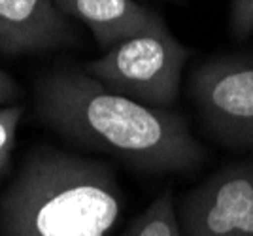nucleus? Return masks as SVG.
<instances>
[{"label":"nucleus","mask_w":253,"mask_h":236,"mask_svg":"<svg viewBox=\"0 0 253 236\" xmlns=\"http://www.w3.org/2000/svg\"><path fill=\"white\" fill-rule=\"evenodd\" d=\"M191 97L221 144L253 150V57H215L197 66Z\"/></svg>","instance_id":"4"},{"label":"nucleus","mask_w":253,"mask_h":236,"mask_svg":"<svg viewBox=\"0 0 253 236\" xmlns=\"http://www.w3.org/2000/svg\"><path fill=\"white\" fill-rule=\"evenodd\" d=\"M78 43V31L55 0H0V51L42 53Z\"/></svg>","instance_id":"6"},{"label":"nucleus","mask_w":253,"mask_h":236,"mask_svg":"<svg viewBox=\"0 0 253 236\" xmlns=\"http://www.w3.org/2000/svg\"><path fill=\"white\" fill-rule=\"evenodd\" d=\"M189 49L167 29L128 38L89 61L84 72L106 89L153 108L169 110L178 102L181 70Z\"/></svg>","instance_id":"3"},{"label":"nucleus","mask_w":253,"mask_h":236,"mask_svg":"<svg viewBox=\"0 0 253 236\" xmlns=\"http://www.w3.org/2000/svg\"><path fill=\"white\" fill-rule=\"evenodd\" d=\"M181 236H253V161L213 172L181 198Z\"/></svg>","instance_id":"5"},{"label":"nucleus","mask_w":253,"mask_h":236,"mask_svg":"<svg viewBox=\"0 0 253 236\" xmlns=\"http://www.w3.org/2000/svg\"><path fill=\"white\" fill-rule=\"evenodd\" d=\"M121 200L108 162L42 146L27 155L0 197V235L106 236Z\"/></svg>","instance_id":"2"},{"label":"nucleus","mask_w":253,"mask_h":236,"mask_svg":"<svg viewBox=\"0 0 253 236\" xmlns=\"http://www.w3.org/2000/svg\"><path fill=\"white\" fill-rule=\"evenodd\" d=\"M55 6L66 17L84 23L102 49L167 29L157 11L134 0H55Z\"/></svg>","instance_id":"7"},{"label":"nucleus","mask_w":253,"mask_h":236,"mask_svg":"<svg viewBox=\"0 0 253 236\" xmlns=\"http://www.w3.org/2000/svg\"><path fill=\"white\" fill-rule=\"evenodd\" d=\"M19 97V85L10 74L0 70V106H8Z\"/></svg>","instance_id":"11"},{"label":"nucleus","mask_w":253,"mask_h":236,"mask_svg":"<svg viewBox=\"0 0 253 236\" xmlns=\"http://www.w3.org/2000/svg\"><path fill=\"white\" fill-rule=\"evenodd\" d=\"M121 236H181L172 191L165 189Z\"/></svg>","instance_id":"8"},{"label":"nucleus","mask_w":253,"mask_h":236,"mask_svg":"<svg viewBox=\"0 0 253 236\" xmlns=\"http://www.w3.org/2000/svg\"><path fill=\"white\" fill-rule=\"evenodd\" d=\"M36 118L87 150L104 151L138 172H193L206 159L189 123L106 89L82 68H57L34 89Z\"/></svg>","instance_id":"1"},{"label":"nucleus","mask_w":253,"mask_h":236,"mask_svg":"<svg viewBox=\"0 0 253 236\" xmlns=\"http://www.w3.org/2000/svg\"><path fill=\"white\" fill-rule=\"evenodd\" d=\"M231 34L242 40L253 34V0H231Z\"/></svg>","instance_id":"10"},{"label":"nucleus","mask_w":253,"mask_h":236,"mask_svg":"<svg viewBox=\"0 0 253 236\" xmlns=\"http://www.w3.org/2000/svg\"><path fill=\"white\" fill-rule=\"evenodd\" d=\"M23 118V104L0 106V176L8 170L15 148V132Z\"/></svg>","instance_id":"9"}]
</instances>
